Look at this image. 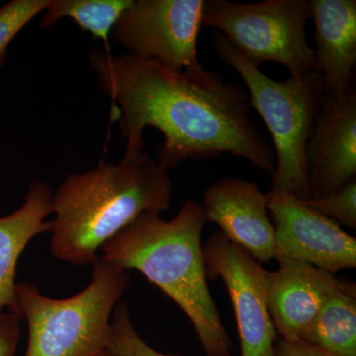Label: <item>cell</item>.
Segmentation results:
<instances>
[{
	"instance_id": "1",
	"label": "cell",
	"mask_w": 356,
	"mask_h": 356,
	"mask_svg": "<svg viewBox=\"0 0 356 356\" xmlns=\"http://www.w3.org/2000/svg\"><path fill=\"white\" fill-rule=\"evenodd\" d=\"M88 60L103 92L114 103L115 118L127 140L125 158L143 154V134L153 127L165 139L158 158L166 170L185 159L229 154L273 175V147L255 127L242 86L226 83L200 63L177 72L106 49L91 51Z\"/></svg>"
},
{
	"instance_id": "2",
	"label": "cell",
	"mask_w": 356,
	"mask_h": 356,
	"mask_svg": "<svg viewBox=\"0 0 356 356\" xmlns=\"http://www.w3.org/2000/svg\"><path fill=\"white\" fill-rule=\"evenodd\" d=\"M172 198L168 170L149 154L72 173L51 197V254L74 266H93L122 229L143 213L165 212Z\"/></svg>"
},
{
	"instance_id": "3",
	"label": "cell",
	"mask_w": 356,
	"mask_h": 356,
	"mask_svg": "<svg viewBox=\"0 0 356 356\" xmlns=\"http://www.w3.org/2000/svg\"><path fill=\"white\" fill-rule=\"evenodd\" d=\"M201 204L188 200L177 216L143 213L102 248V257L138 270L180 307L207 356L232 355L231 339L207 283Z\"/></svg>"
},
{
	"instance_id": "4",
	"label": "cell",
	"mask_w": 356,
	"mask_h": 356,
	"mask_svg": "<svg viewBox=\"0 0 356 356\" xmlns=\"http://www.w3.org/2000/svg\"><path fill=\"white\" fill-rule=\"evenodd\" d=\"M92 266L90 283L69 298H51L35 283H17L18 310L28 325L24 356H95L106 350L130 273L102 257Z\"/></svg>"
},
{
	"instance_id": "5",
	"label": "cell",
	"mask_w": 356,
	"mask_h": 356,
	"mask_svg": "<svg viewBox=\"0 0 356 356\" xmlns=\"http://www.w3.org/2000/svg\"><path fill=\"white\" fill-rule=\"evenodd\" d=\"M213 47L221 60L235 70L273 140L275 166L271 192H287L310 200L306 147L325 95L320 72L277 81L248 62L227 39L215 31Z\"/></svg>"
},
{
	"instance_id": "6",
	"label": "cell",
	"mask_w": 356,
	"mask_h": 356,
	"mask_svg": "<svg viewBox=\"0 0 356 356\" xmlns=\"http://www.w3.org/2000/svg\"><path fill=\"white\" fill-rule=\"evenodd\" d=\"M309 19L308 0H204L202 28L219 32L257 69L264 63H277L292 79L318 72L315 50L307 41Z\"/></svg>"
},
{
	"instance_id": "7",
	"label": "cell",
	"mask_w": 356,
	"mask_h": 356,
	"mask_svg": "<svg viewBox=\"0 0 356 356\" xmlns=\"http://www.w3.org/2000/svg\"><path fill=\"white\" fill-rule=\"evenodd\" d=\"M204 0H131L112 29L131 57L181 72L199 63Z\"/></svg>"
},
{
	"instance_id": "8",
	"label": "cell",
	"mask_w": 356,
	"mask_h": 356,
	"mask_svg": "<svg viewBox=\"0 0 356 356\" xmlns=\"http://www.w3.org/2000/svg\"><path fill=\"white\" fill-rule=\"evenodd\" d=\"M206 273L221 278L235 311L241 356H273L277 334L267 306V270L221 232L203 245Z\"/></svg>"
},
{
	"instance_id": "9",
	"label": "cell",
	"mask_w": 356,
	"mask_h": 356,
	"mask_svg": "<svg viewBox=\"0 0 356 356\" xmlns=\"http://www.w3.org/2000/svg\"><path fill=\"white\" fill-rule=\"evenodd\" d=\"M267 194L274 259L310 264L332 274L356 267V238L287 192Z\"/></svg>"
},
{
	"instance_id": "10",
	"label": "cell",
	"mask_w": 356,
	"mask_h": 356,
	"mask_svg": "<svg viewBox=\"0 0 356 356\" xmlns=\"http://www.w3.org/2000/svg\"><path fill=\"white\" fill-rule=\"evenodd\" d=\"M310 200L356 179V90L325 92L306 147Z\"/></svg>"
},
{
	"instance_id": "11",
	"label": "cell",
	"mask_w": 356,
	"mask_h": 356,
	"mask_svg": "<svg viewBox=\"0 0 356 356\" xmlns=\"http://www.w3.org/2000/svg\"><path fill=\"white\" fill-rule=\"evenodd\" d=\"M277 262V270L267 271L269 315L281 339L305 343L325 301L339 290L356 289L355 284L310 264Z\"/></svg>"
},
{
	"instance_id": "12",
	"label": "cell",
	"mask_w": 356,
	"mask_h": 356,
	"mask_svg": "<svg viewBox=\"0 0 356 356\" xmlns=\"http://www.w3.org/2000/svg\"><path fill=\"white\" fill-rule=\"evenodd\" d=\"M206 222L218 225L222 235L264 264L274 259V229L267 194L243 178L217 180L202 196Z\"/></svg>"
},
{
	"instance_id": "13",
	"label": "cell",
	"mask_w": 356,
	"mask_h": 356,
	"mask_svg": "<svg viewBox=\"0 0 356 356\" xmlns=\"http://www.w3.org/2000/svg\"><path fill=\"white\" fill-rule=\"evenodd\" d=\"M315 50L325 92L341 95L353 88L356 67L355 0H311Z\"/></svg>"
},
{
	"instance_id": "14",
	"label": "cell",
	"mask_w": 356,
	"mask_h": 356,
	"mask_svg": "<svg viewBox=\"0 0 356 356\" xmlns=\"http://www.w3.org/2000/svg\"><path fill=\"white\" fill-rule=\"evenodd\" d=\"M53 189L42 179L33 180L22 206L10 215L0 216V312L19 315L16 299V268L20 254L40 234L50 232ZM20 316V315H19Z\"/></svg>"
},
{
	"instance_id": "15",
	"label": "cell",
	"mask_w": 356,
	"mask_h": 356,
	"mask_svg": "<svg viewBox=\"0 0 356 356\" xmlns=\"http://www.w3.org/2000/svg\"><path fill=\"white\" fill-rule=\"evenodd\" d=\"M305 343L334 356H356V289L339 290L325 301Z\"/></svg>"
},
{
	"instance_id": "16",
	"label": "cell",
	"mask_w": 356,
	"mask_h": 356,
	"mask_svg": "<svg viewBox=\"0 0 356 356\" xmlns=\"http://www.w3.org/2000/svg\"><path fill=\"white\" fill-rule=\"evenodd\" d=\"M130 3L131 0H49L40 27L49 29L67 17L107 44L114 25Z\"/></svg>"
},
{
	"instance_id": "17",
	"label": "cell",
	"mask_w": 356,
	"mask_h": 356,
	"mask_svg": "<svg viewBox=\"0 0 356 356\" xmlns=\"http://www.w3.org/2000/svg\"><path fill=\"white\" fill-rule=\"evenodd\" d=\"M106 350L113 356H184L154 350L134 327L130 311L125 302L115 306Z\"/></svg>"
},
{
	"instance_id": "18",
	"label": "cell",
	"mask_w": 356,
	"mask_h": 356,
	"mask_svg": "<svg viewBox=\"0 0 356 356\" xmlns=\"http://www.w3.org/2000/svg\"><path fill=\"white\" fill-rule=\"evenodd\" d=\"M48 3L49 0H13L0 7V67L13 40Z\"/></svg>"
},
{
	"instance_id": "19",
	"label": "cell",
	"mask_w": 356,
	"mask_h": 356,
	"mask_svg": "<svg viewBox=\"0 0 356 356\" xmlns=\"http://www.w3.org/2000/svg\"><path fill=\"white\" fill-rule=\"evenodd\" d=\"M304 202L337 224L356 229V179L324 197Z\"/></svg>"
},
{
	"instance_id": "20",
	"label": "cell",
	"mask_w": 356,
	"mask_h": 356,
	"mask_svg": "<svg viewBox=\"0 0 356 356\" xmlns=\"http://www.w3.org/2000/svg\"><path fill=\"white\" fill-rule=\"evenodd\" d=\"M21 318L13 312H0V356H15L20 341Z\"/></svg>"
},
{
	"instance_id": "21",
	"label": "cell",
	"mask_w": 356,
	"mask_h": 356,
	"mask_svg": "<svg viewBox=\"0 0 356 356\" xmlns=\"http://www.w3.org/2000/svg\"><path fill=\"white\" fill-rule=\"evenodd\" d=\"M273 356H334L325 351L312 346V344L301 343H289L277 337L274 346Z\"/></svg>"
},
{
	"instance_id": "22",
	"label": "cell",
	"mask_w": 356,
	"mask_h": 356,
	"mask_svg": "<svg viewBox=\"0 0 356 356\" xmlns=\"http://www.w3.org/2000/svg\"><path fill=\"white\" fill-rule=\"evenodd\" d=\"M95 356H113V355H112L111 353H110L108 350H104L100 351L99 353H97V355H95Z\"/></svg>"
}]
</instances>
